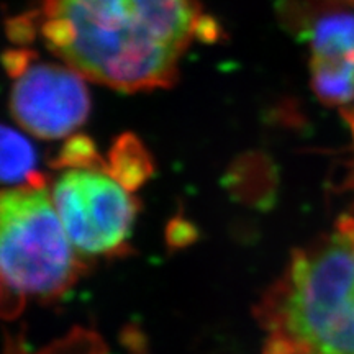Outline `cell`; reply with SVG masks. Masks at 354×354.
Returning <instances> with one entry per match:
<instances>
[{
	"label": "cell",
	"mask_w": 354,
	"mask_h": 354,
	"mask_svg": "<svg viewBox=\"0 0 354 354\" xmlns=\"http://www.w3.org/2000/svg\"><path fill=\"white\" fill-rule=\"evenodd\" d=\"M39 37L81 76L120 92L167 88L197 39L198 0H41Z\"/></svg>",
	"instance_id": "cell-1"
},
{
	"label": "cell",
	"mask_w": 354,
	"mask_h": 354,
	"mask_svg": "<svg viewBox=\"0 0 354 354\" xmlns=\"http://www.w3.org/2000/svg\"><path fill=\"white\" fill-rule=\"evenodd\" d=\"M263 354H354V216L294 251L264 294Z\"/></svg>",
	"instance_id": "cell-2"
},
{
	"label": "cell",
	"mask_w": 354,
	"mask_h": 354,
	"mask_svg": "<svg viewBox=\"0 0 354 354\" xmlns=\"http://www.w3.org/2000/svg\"><path fill=\"white\" fill-rule=\"evenodd\" d=\"M81 271L44 184L0 190V300L57 299Z\"/></svg>",
	"instance_id": "cell-3"
},
{
	"label": "cell",
	"mask_w": 354,
	"mask_h": 354,
	"mask_svg": "<svg viewBox=\"0 0 354 354\" xmlns=\"http://www.w3.org/2000/svg\"><path fill=\"white\" fill-rule=\"evenodd\" d=\"M51 198L76 251L104 256L127 246L138 203L130 189L109 171L100 167L63 169Z\"/></svg>",
	"instance_id": "cell-4"
},
{
	"label": "cell",
	"mask_w": 354,
	"mask_h": 354,
	"mask_svg": "<svg viewBox=\"0 0 354 354\" xmlns=\"http://www.w3.org/2000/svg\"><path fill=\"white\" fill-rule=\"evenodd\" d=\"M84 76L68 64L35 63L15 79L10 112L30 135L43 140L71 136L91 113Z\"/></svg>",
	"instance_id": "cell-5"
},
{
	"label": "cell",
	"mask_w": 354,
	"mask_h": 354,
	"mask_svg": "<svg viewBox=\"0 0 354 354\" xmlns=\"http://www.w3.org/2000/svg\"><path fill=\"white\" fill-rule=\"evenodd\" d=\"M312 57H323L354 71V15L326 13L308 30Z\"/></svg>",
	"instance_id": "cell-6"
},
{
	"label": "cell",
	"mask_w": 354,
	"mask_h": 354,
	"mask_svg": "<svg viewBox=\"0 0 354 354\" xmlns=\"http://www.w3.org/2000/svg\"><path fill=\"white\" fill-rule=\"evenodd\" d=\"M0 184H44L32 141L7 125H0Z\"/></svg>",
	"instance_id": "cell-7"
},
{
	"label": "cell",
	"mask_w": 354,
	"mask_h": 354,
	"mask_svg": "<svg viewBox=\"0 0 354 354\" xmlns=\"http://www.w3.org/2000/svg\"><path fill=\"white\" fill-rule=\"evenodd\" d=\"M105 171L120 180L125 187L131 189L143 183L151 172V159L143 143L135 135L125 133L113 145L109 165L105 162Z\"/></svg>",
	"instance_id": "cell-8"
},
{
	"label": "cell",
	"mask_w": 354,
	"mask_h": 354,
	"mask_svg": "<svg viewBox=\"0 0 354 354\" xmlns=\"http://www.w3.org/2000/svg\"><path fill=\"white\" fill-rule=\"evenodd\" d=\"M56 167L61 169H74V167H100L105 169V162L97 153L95 145L84 135H73L57 154Z\"/></svg>",
	"instance_id": "cell-9"
},
{
	"label": "cell",
	"mask_w": 354,
	"mask_h": 354,
	"mask_svg": "<svg viewBox=\"0 0 354 354\" xmlns=\"http://www.w3.org/2000/svg\"><path fill=\"white\" fill-rule=\"evenodd\" d=\"M7 35L13 43L24 44L32 43L37 35H39V25L37 12L25 13L7 21Z\"/></svg>",
	"instance_id": "cell-10"
},
{
	"label": "cell",
	"mask_w": 354,
	"mask_h": 354,
	"mask_svg": "<svg viewBox=\"0 0 354 354\" xmlns=\"http://www.w3.org/2000/svg\"><path fill=\"white\" fill-rule=\"evenodd\" d=\"M37 61V53L26 48H19V50H8L2 55L3 69L12 79L20 77L26 69Z\"/></svg>",
	"instance_id": "cell-11"
},
{
	"label": "cell",
	"mask_w": 354,
	"mask_h": 354,
	"mask_svg": "<svg viewBox=\"0 0 354 354\" xmlns=\"http://www.w3.org/2000/svg\"><path fill=\"white\" fill-rule=\"evenodd\" d=\"M343 115H344V118H346V122L349 123V127H351L353 138H354V107H351V109H344V110H343Z\"/></svg>",
	"instance_id": "cell-12"
},
{
	"label": "cell",
	"mask_w": 354,
	"mask_h": 354,
	"mask_svg": "<svg viewBox=\"0 0 354 354\" xmlns=\"http://www.w3.org/2000/svg\"><path fill=\"white\" fill-rule=\"evenodd\" d=\"M330 3L338 7H353L354 6V0H328Z\"/></svg>",
	"instance_id": "cell-13"
}]
</instances>
